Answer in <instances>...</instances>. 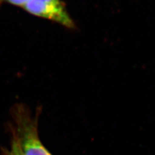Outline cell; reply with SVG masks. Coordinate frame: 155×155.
I'll list each match as a JSON object with an SVG mask.
<instances>
[{
  "mask_svg": "<svg viewBox=\"0 0 155 155\" xmlns=\"http://www.w3.org/2000/svg\"><path fill=\"white\" fill-rule=\"evenodd\" d=\"M16 136L25 155H52L44 147L38 133V116L32 117L27 109L18 105L12 110Z\"/></svg>",
  "mask_w": 155,
  "mask_h": 155,
  "instance_id": "1",
  "label": "cell"
},
{
  "mask_svg": "<svg viewBox=\"0 0 155 155\" xmlns=\"http://www.w3.org/2000/svg\"><path fill=\"white\" fill-rule=\"evenodd\" d=\"M23 8L32 16L54 22L67 28H76L62 0H28Z\"/></svg>",
  "mask_w": 155,
  "mask_h": 155,
  "instance_id": "2",
  "label": "cell"
},
{
  "mask_svg": "<svg viewBox=\"0 0 155 155\" xmlns=\"http://www.w3.org/2000/svg\"><path fill=\"white\" fill-rule=\"evenodd\" d=\"M9 155H25L21 147V145L19 143V140L15 134L14 135V138L12 142L11 149Z\"/></svg>",
  "mask_w": 155,
  "mask_h": 155,
  "instance_id": "3",
  "label": "cell"
},
{
  "mask_svg": "<svg viewBox=\"0 0 155 155\" xmlns=\"http://www.w3.org/2000/svg\"><path fill=\"white\" fill-rule=\"evenodd\" d=\"M28 1V0H0V6L4 3H6L23 8Z\"/></svg>",
  "mask_w": 155,
  "mask_h": 155,
  "instance_id": "4",
  "label": "cell"
}]
</instances>
